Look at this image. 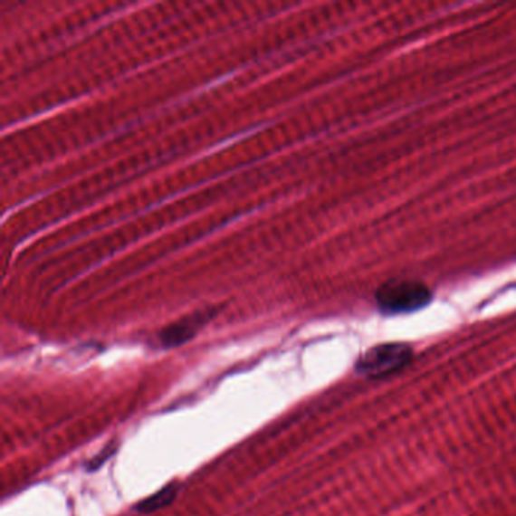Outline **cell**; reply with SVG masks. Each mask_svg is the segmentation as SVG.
<instances>
[{
	"mask_svg": "<svg viewBox=\"0 0 516 516\" xmlns=\"http://www.w3.org/2000/svg\"><path fill=\"white\" fill-rule=\"evenodd\" d=\"M414 359V349L405 342H387L365 351L356 362V371L365 377L383 378L406 368Z\"/></svg>",
	"mask_w": 516,
	"mask_h": 516,
	"instance_id": "7a4b0ae2",
	"label": "cell"
},
{
	"mask_svg": "<svg viewBox=\"0 0 516 516\" xmlns=\"http://www.w3.org/2000/svg\"><path fill=\"white\" fill-rule=\"evenodd\" d=\"M177 493H179V483L173 482V483H168L164 488L159 489L158 492L141 500L134 507V511L143 513V515H150V513H155V511H162V509H166V507L173 504L176 497H177Z\"/></svg>",
	"mask_w": 516,
	"mask_h": 516,
	"instance_id": "277c9868",
	"label": "cell"
},
{
	"mask_svg": "<svg viewBox=\"0 0 516 516\" xmlns=\"http://www.w3.org/2000/svg\"><path fill=\"white\" fill-rule=\"evenodd\" d=\"M220 309L205 308L200 309L194 314L186 315L182 320H177L176 323H171L167 328L162 329L158 333V341L164 349H175V347L182 346L185 342L191 341L197 335L200 329L205 328L211 320L218 314Z\"/></svg>",
	"mask_w": 516,
	"mask_h": 516,
	"instance_id": "3957f363",
	"label": "cell"
},
{
	"mask_svg": "<svg viewBox=\"0 0 516 516\" xmlns=\"http://www.w3.org/2000/svg\"><path fill=\"white\" fill-rule=\"evenodd\" d=\"M432 290L416 279H389L376 291V301L385 314H410L432 301Z\"/></svg>",
	"mask_w": 516,
	"mask_h": 516,
	"instance_id": "6da1fadb",
	"label": "cell"
}]
</instances>
